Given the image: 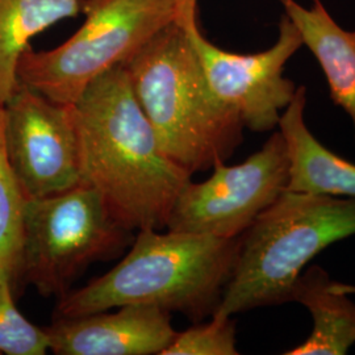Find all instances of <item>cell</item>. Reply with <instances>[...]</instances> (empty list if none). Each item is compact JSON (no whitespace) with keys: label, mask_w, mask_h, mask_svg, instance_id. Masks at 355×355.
<instances>
[{"label":"cell","mask_w":355,"mask_h":355,"mask_svg":"<svg viewBox=\"0 0 355 355\" xmlns=\"http://www.w3.org/2000/svg\"><path fill=\"white\" fill-rule=\"evenodd\" d=\"M45 330L57 355H161L177 334L168 311L144 304L55 318Z\"/></svg>","instance_id":"10"},{"label":"cell","mask_w":355,"mask_h":355,"mask_svg":"<svg viewBox=\"0 0 355 355\" xmlns=\"http://www.w3.org/2000/svg\"><path fill=\"white\" fill-rule=\"evenodd\" d=\"M306 89L299 86L280 114L278 130L288 154L287 190L355 199V164L322 145L305 123Z\"/></svg>","instance_id":"11"},{"label":"cell","mask_w":355,"mask_h":355,"mask_svg":"<svg viewBox=\"0 0 355 355\" xmlns=\"http://www.w3.org/2000/svg\"><path fill=\"white\" fill-rule=\"evenodd\" d=\"M4 105L0 104V282L19 280L26 196L8 164L4 144Z\"/></svg>","instance_id":"15"},{"label":"cell","mask_w":355,"mask_h":355,"mask_svg":"<svg viewBox=\"0 0 355 355\" xmlns=\"http://www.w3.org/2000/svg\"><path fill=\"white\" fill-rule=\"evenodd\" d=\"M355 236V199L284 191L240 237L232 275L212 315L229 316L291 302L305 267L330 245Z\"/></svg>","instance_id":"4"},{"label":"cell","mask_w":355,"mask_h":355,"mask_svg":"<svg viewBox=\"0 0 355 355\" xmlns=\"http://www.w3.org/2000/svg\"><path fill=\"white\" fill-rule=\"evenodd\" d=\"M279 3L320 64L333 102L349 116L355 141V29L341 28L321 0H313L311 7L296 0Z\"/></svg>","instance_id":"13"},{"label":"cell","mask_w":355,"mask_h":355,"mask_svg":"<svg viewBox=\"0 0 355 355\" xmlns=\"http://www.w3.org/2000/svg\"><path fill=\"white\" fill-rule=\"evenodd\" d=\"M124 67L162 149L189 174L225 162L240 146L241 119L212 92L178 16Z\"/></svg>","instance_id":"3"},{"label":"cell","mask_w":355,"mask_h":355,"mask_svg":"<svg viewBox=\"0 0 355 355\" xmlns=\"http://www.w3.org/2000/svg\"><path fill=\"white\" fill-rule=\"evenodd\" d=\"M13 288L10 282H0V354H46V330L33 325L20 313L15 304Z\"/></svg>","instance_id":"16"},{"label":"cell","mask_w":355,"mask_h":355,"mask_svg":"<svg viewBox=\"0 0 355 355\" xmlns=\"http://www.w3.org/2000/svg\"><path fill=\"white\" fill-rule=\"evenodd\" d=\"M73 107L82 184L128 230L166 228L192 175L162 149L124 64L94 80Z\"/></svg>","instance_id":"1"},{"label":"cell","mask_w":355,"mask_h":355,"mask_svg":"<svg viewBox=\"0 0 355 355\" xmlns=\"http://www.w3.org/2000/svg\"><path fill=\"white\" fill-rule=\"evenodd\" d=\"M182 0H85L86 20L62 45L26 49L17 79L51 102L74 105L89 85L124 64L175 21Z\"/></svg>","instance_id":"5"},{"label":"cell","mask_w":355,"mask_h":355,"mask_svg":"<svg viewBox=\"0 0 355 355\" xmlns=\"http://www.w3.org/2000/svg\"><path fill=\"white\" fill-rule=\"evenodd\" d=\"M236 324L229 316L212 315L209 322L177 331L161 355H237Z\"/></svg>","instance_id":"17"},{"label":"cell","mask_w":355,"mask_h":355,"mask_svg":"<svg viewBox=\"0 0 355 355\" xmlns=\"http://www.w3.org/2000/svg\"><path fill=\"white\" fill-rule=\"evenodd\" d=\"M128 232L87 184L26 198L19 279L45 297H61L86 267L119 252Z\"/></svg>","instance_id":"6"},{"label":"cell","mask_w":355,"mask_h":355,"mask_svg":"<svg viewBox=\"0 0 355 355\" xmlns=\"http://www.w3.org/2000/svg\"><path fill=\"white\" fill-rule=\"evenodd\" d=\"M85 0H0V104L19 85L17 64L29 42L45 29L76 17Z\"/></svg>","instance_id":"14"},{"label":"cell","mask_w":355,"mask_h":355,"mask_svg":"<svg viewBox=\"0 0 355 355\" xmlns=\"http://www.w3.org/2000/svg\"><path fill=\"white\" fill-rule=\"evenodd\" d=\"M355 286L330 278L318 265L304 268L296 279L291 302L305 306L313 328L304 343L284 355H345L355 345Z\"/></svg>","instance_id":"12"},{"label":"cell","mask_w":355,"mask_h":355,"mask_svg":"<svg viewBox=\"0 0 355 355\" xmlns=\"http://www.w3.org/2000/svg\"><path fill=\"white\" fill-rule=\"evenodd\" d=\"M288 154L279 130L242 164L218 162L200 183L180 191L167 230L237 239L287 190Z\"/></svg>","instance_id":"8"},{"label":"cell","mask_w":355,"mask_h":355,"mask_svg":"<svg viewBox=\"0 0 355 355\" xmlns=\"http://www.w3.org/2000/svg\"><path fill=\"white\" fill-rule=\"evenodd\" d=\"M4 144L26 198H42L82 184L73 105L51 102L20 83L4 104Z\"/></svg>","instance_id":"9"},{"label":"cell","mask_w":355,"mask_h":355,"mask_svg":"<svg viewBox=\"0 0 355 355\" xmlns=\"http://www.w3.org/2000/svg\"><path fill=\"white\" fill-rule=\"evenodd\" d=\"M178 21L216 98L237 114L243 127L253 132L275 130L297 89L284 76L286 64L304 46L288 16L283 13L280 17L275 44L253 54L224 51L205 37L198 23V0H182Z\"/></svg>","instance_id":"7"},{"label":"cell","mask_w":355,"mask_h":355,"mask_svg":"<svg viewBox=\"0 0 355 355\" xmlns=\"http://www.w3.org/2000/svg\"><path fill=\"white\" fill-rule=\"evenodd\" d=\"M141 229L127 257L87 286L66 292L57 318H76L123 305L158 306L192 320L215 312L232 275L240 237Z\"/></svg>","instance_id":"2"}]
</instances>
